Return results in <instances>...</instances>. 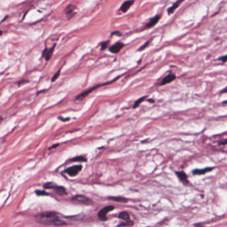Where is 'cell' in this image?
I'll list each match as a JSON object with an SVG mask.
<instances>
[{"label":"cell","instance_id":"obj_33","mask_svg":"<svg viewBox=\"0 0 227 227\" xmlns=\"http://www.w3.org/2000/svg\"><path fill=\"white\" fill-rule=\"evenodd\" d=\"M223 104H227V100H226V101H224V102H223Z\"/></svg>","mask_w":227,"mask_h":227},{"label":"cell","instance_id":"obj_27","mask_svg":"<svg viewBox=\"0 0 227 227\" xmlns=\"http://www.w3.org/2000/svg\"><path fill=\"white\" fill-rule=\"evenodd\" d=\"M219 60L222 61L223 63L227 62V55H224V56H222V57H220V58H219Z\"/></svg>","mask_w":227,"mask_h":227},{"label":"cell","instance_id":"obj_10","mask_svg":"<svg viewBox=\"0 0 227 227\" xmlns=\"http://www.w3.org/2000/svg\"><path fill=\"white\" fill-rule=\"evenodd\" d=\"M214 169V167H205L203 169H195L193 171V173L194 175H204L207 173H209Z\"/></svg>","mask_w":227,"mask_h":227},{"label":"cell","instance_id":"obj_19","mask_svg":"<svg viewBox=\"0 0 227 227\" xmlns=\"http://www.w3.org/2000/svg\"><path fill=\"white\" fill-rule=\"evenodd\" d=\"M133 224H134L133 221H132V220H128V221H125V222H122V223H121L120 224H119V225L117 227L130 226L133 225Z\"/></svg>","mask_w":227,"mask_h":227},{"label":"cell","instance_id":"obj_16","mask_svg":"<svg viewBox=\"0 0 227 227\" xmlns=\"http://www.w3.org/2000/svg\"><path fill=\"white\" fill-rule=\"evenodd\" d=\"M109 199L114 200V201L116 202H127V199H125L124 197H109Z\"/></svg>","mask_w":227,"mask_h":227},{"label":"cell","instance_id":"obj_13","mask_svg":"<svg viewBox=\"0 0 227 227\" xmlns=\"http://www.w3.org/2000/svg\"><path fill=\"white\" fill-rule=\"evenodd\" d=\"M160 15H155V16H154L153 17H152V18L149 20V21L146 24V25H145V27L146 28H152L154 26H155L156 24H157L159 21H160Z\"/></svg>","mask_w":227,"mask_h":227},{"label":"cell","instance_id":"obj_15","mask_svg":"<svg viewBox=\"0 0 227 227\" xmlns=\"http://www.w3.org/2000/svg\"><path fill=\"white\" fill-rule=\"evenodd\" d=\"M55 191L57 195L60 196H63L67 194V192H66L65 189L63 187H59L57 185V187L55 188Z\"/></svg>","mask_w":227,"mask_h":227},{"label":"cell","instance_id":"obj_14","mask_svg":"<svg viewBox=\"0 0 227 227\" xmlns=\"http://www.w3.org/2000/svg\"><path fill=\"white\" fill-rule=\"evenodd\" d=\"M176 78V76L174 74H169L168 75H167L165 78L163 79L162 81V83L161 85H167V84H169L173 81Z\"/></svg>","mask_w":227,"mask_h":227},{"label":"cell","instance_id":"obj_21","mask_svg":"<svg viewBox=\"0 0 227 227\" xmlns=\"http://www.w3.org/2000/svg\"><path fill=\"white\" fill-rule=\"evenodd\" d=\"M145 98H146V96H144V97H142V98H139L138 100H136V102H135V103H134V106H133L134 108H135L138 107V106L140 104L141 102H142L143 101H144V100H145Z\"/></svg>","mask_w":227,"mask_h":227},{"label":"cell","instance_id":"obj_22","mask_svg":"<svg viewBox=\"0 0 227 227\" xmlns=\"http://www.w3.org/2000/svg\"><path fill=\"white\" fill-rule=\"evenodd\" d=\"M35 193H36L37 195H39V196H45V195H48V194L47 192H45V191L37 190L36 191H35Z\"/></svg>","mask_w":227,"mask_h":227},{"label":"cell","instance_id":"obj_32","mask_svg":"<svg viewBox=\"0 0 227 227\" xmlns=\"http://www.w3.org/2000/svg\"><path fill=\"white\" fill-rule=\"evenodd\" d=\"M2 34H3V31H0V36H1Z\"/></svg>","mask_w":227,"mask_h":227},{"label":"cell","instance_id":"obj_30","mask_svg":"<svg viewBox=\"0 0 227 227\" xmlns=\"http://www.w3.org/2000/svg\"><path fill=\"white\" fill-rule=\"evenodd\" d=\"M57 146H58V145H54V146H52L51 147H50L49 149H52V148H54V147H57Z\"/></svg>","mask_w":227,"mask_h":227},{"label":"cell","instance_id":"obj_11","mask_svg":"<svg viewBox=\"0 0 227 227\" xmlns=\"http://www.w3.org/2000/svg\"><path fill=\"white\" fill-rule=\"evenodd\" d=\"M185 0H177V1L175 2V3L172 5V6L167 10V14H168V15H170L171 14H173V13L175 12V11L179 7L181 4Z\"/></svg>","mask_w":227,"mask_h":227},{"label":"cell","instance_id":"obj_17","mask_svg":"<svg viewBox=\"0 0 227 227\" xmlns=\"http://www.w3.org/2000/svg\"><path fill=\"white\" fill-rule=\"evenodd\" d=\"M119 218H120V219L125 220V221H128V220H130L129 214L126 212L120 213V215H119Z\"/></svg>","mask_w":227,"mask_h":227},{"label":"cell","instance_id":"obj_18","mask_svg":"<svg viewBox=\"0 0 227 227\" xmlns=\"http://www.w3.org/2000/svg\"><path fill=\"white\" fill-rule=\"evenodd\" d=\"M87 158L84 157V156H78V157H74L72 160V162H87Z\"/></svg>","mask_w":227,"mask_h":227},{"label":"cell","instance_id":"obj_9","mask_svg":"<svg viewBox=\"0 0 227 227\" xmlns=\"http://www.w3.org/2000/svg\"><path fill=\"white\" fill-rule=\"evenodd\" d=\"M134 3V0H127V1H124V3L122 4L120 7V10L122 11L123 13L127 12L130 8L132 7V5H133Z\"/></svg>","mask_w":227,"mask_h":227},{"label":"cell","instance_id":"obj_8","mask_svg":"<svg viewBox=\"0 0 227 227\" xmlns=\"http://www.w3.org/2000/svg\"><path fill=\"white\" fill-rule=\"evenodd\" d=\"M56 45H54L50 48H45V50L43 51V57H44L46 59V61L50 60V58L52 57V55L53 54Z\"/></svg>","mask_w":227,"mask_h":227},{"label":"cell","instance_id":"obj_23","mask_svg":"<svg viewBox=\"0 0 227 227\" xmlns=\"http://www.w3.org/2000/svg\"><path fill=\"white\" fill-rule=\"evenodd\" d=\"M60 73H61V70H59L58 72H56V73L54 74L53 76H52V82H55V81L59 78V75H60Z\"/></svg>","mask_w":227,"mask_h":227},{"label":"cell","instance_id":"obj_25","mask_svg":"<svg viewBox=\"0 0 227 227\" xmlns=\"http://www.w3.org/2000/svg\"><path fill=\"white\" fill-rule=\"evenodd\" d=\"M149 43H150V40L149 41H147L146 43H145L144 45H142V47H141L140 48H139V50H144L145 48H146L147 46H148L149 45Z\"/></svg>","mask_w":227,"mask_h":227},{"label":"cell","instance_id":"obj_20","mask_svg":"<svg viewBox=\"0 0 227 227\" xmlns=\"http://www.w3.org/2000/svg\"><path fill=\"white\" fill-rule=\"evenodd\" d=\"M43 187H45V189H55V187H57V185L52 182H48L46 183Z\"/></svg>","mask_w":227,"mask_h":227},{"label":"cell","instance_id":"obj_5","mask_svg":"<svg viewBox=\"0 0 227 227\" xmlns=\"http://www.w3.org/2000/svg\"><path fill=\"white\" fill-rule=\"evenodd\" d=\"M116 79H118V78H115L114 80H112V82H106V83H104V84H102V85H96V86H95V87H94L93 88H91V89H90L87 90V91L82 92V93H81L80 94H79L78 96H76V100H82L83 98H85L86 96L89 95V94L90 93V92H91L92 91H93V90H94L95 89H96L97 88H99L100 87H101V86H104V85H108V84H110V83H111L112 82H114V81H115Z\"/></svg>","mask_w":227,"mask_h":227},{"label":"cell","instance_id":"obj_4","mask_svg":"<svg viewBox=\"0 0 227 227\" xmlns=\"http://www.w3.org/2000/svg\"><path fill=\"white\" fill-rule=\"evenodd\" d=\"M82 166L80 165H74L70 167H69L65 170V173H67L68 175H69L71 177H74V176L77 175L78 173L82 170Z\"/></svg>","mask_w":227,"mask_h":227},{"label":"cell","instance_id":"obj_34","mask_svg":"<svg viewBox=\"0 0 227 227\" xmlns=\"http://www.w3.org/2000/svg\"><path fill=\"white\" fill-rule=\"evenodd\" d=\"M198 227H205V226H198Z\"/></svg>","mask_w":227,"mask_h":227},{"label":"cell","instance_id":"obj_26","mask_svg":"<svg viewBox=\"0 0 227 227\" xmlns=\"http://www.w3.org/2000/svg\"><path fill=\"white\" fill-rule=\"evenodd\" d=\"M29 82V80H21L20 81H19L18 83H17V85H18L19 87H21V86L23 85H25L26 83H28Z\"/></svg>","mask_w":227,"mask_h":227},{"label":"cell","instance_id":"obj_29","mask_svg":"<svg viewBox=\"0 0 227 227\" xmlns=\"http://www.w3.org/2000/svg\"><path fill=\"white\" fill-rule=\"evenodd\" d=\"M220 92H221V93H227V87H226L225 89L222 90Z\"/></svg>","mask_w":227,"mask_h":227},{"label":"cell","instance_id":"obj_2","mask_svg":"<svg viewBox=\"0 0 227 227\" xmlns=\"http://www.w3.org/2000/svg\"><path fill=\"white\" fill-rule=\"evenodd\" d=\"M66 16H67V19H70L73 17L74 15L76 14L77 13V7L76 5H73V4H69L65 10Z\"/></svg>","mask_w":227,"mask_h":227},{"label":"cell","instance_id":"obj_31","mask_svg":"<svg viewBox=\"0 0 227 227\" xmlns=\"http://www.w3.org/2000/svg\"><path fill=\"white\" fill-rule=\"evenodd\" d=\"M2 120H3V117H2L1 116H0V123L2 122Z\"/></svg>","mask_w":227,"mask_h":227},{"label":"cell","instance_id":"obj_28","mask_svg":"<svg viewBox=\"0 0 227 227\" xmlns=\"http://www.w3.org/2000/svg\"><path fill=\"white\" fill-rule=\"evenodd\" d=\"M112 35H117V36H122V33H120V31H116L112 32Z\"/></svg>","mask_w":227,"mask_h":227},{"label":"cell","instance_id":"obj_3","mask_svg":"<svg viewBox=\"0 0 227 227\" xmlns=\"http://www.w3.org/2000/svg\"><path fill=\"white\" fill-rule=\"evenodd\" d=\"M72 200L74 202L83 205H90L92 202V200L84 195H76L72 198Z\"/></svg>","mask_w":227,"mask_h":227},{"label":"cell","instance_id":"obj_7","mask_svg":"<svg viewBox=\"0 0 227 227\" xmlns=\"http://www.w3.org/2000/svg\"><path fill=\"white\" fill-rule=\"evenodd\" d=\"M124 47V44L121 43V42H118L116 44H114V45L111 46L110 47L109 50L112 53H118L122 49V48Z\"/></svg>","mask_w":227,"mask_h":227},{"label":"cell","instance_id":"obj_6","mask_svg":"<svg viewBox=\"0 0 227 227\" xmlns=\"http://www.w3.org/2000/svg\"><path fill=\"white\" fill-rule=\"evenodd\" d=\"M114 209V207L113 206H107L104 207V208L102 209V210L100 211V212L98 213V218L99 219L101 220H106L107 219L106 215L107 213L111 211Z\"/></svg>","mask_w":227,"mask_h":227},{"label":"cell","instance_id":"obj_1","mask_svg":"<svg viewBox=\"0 0 227 227\" xmlns=\"http://www.w3.org/2000/svg\"><path fill=\"white\" fill-rule=\"evenodd\" d=\"M35 219L39 223L45 224V225L63 226L66 224L61 219V215L59 213L54 212L40 213L35 217Z\"/></svg>","mask_w":227,"mask_h":227},{"label":"cell","instance_id":"obj_24","mask_svg":"<svg viewBox=\"0 0 227 227\" xmlns=\"http://www.w3.org/2000/svg\"><path fill=\"white\" fill-rule=\"evenodd\" d=\"M109 43V41H106V42H103L102 43V45H101V49L102 50H104L106 48H107L108 47V45Z\"/></svg>","mask_w":227,"mask_h":227},{"label":"cell","instance_id":"obj_12","mask_svg":"<svg viewBox=\"0 0 227 227\" xmlns=\"http://www.w3.org/2000/svg\"><path fill=\"white\" fill-rule=\"evenodd\" d=\"M176 175L183 183L185 185L189 183L188 177H187V174L183 171H177V172H176Z\"/></svg>","mask_w":227,"mask_h":227}]
</instances>
